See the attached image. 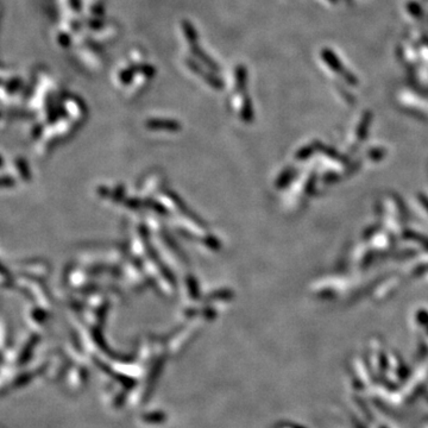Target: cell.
Here are the masks:
<instances>
[{"instance_id": "8", "label": "cell", "mask_w": 428, "mask_h": 428, "mask_svg": "<svg viewBox=\"0 0 428 428\" xmlns=\"http://www.w3.org/2000/svg\"><path fill=\"white\" fill-rule=\"evenodd\" d=\"M331 2H333V3H336V0H331Z\"/></svg>"}, {"instance_id": "5", "label": "cell", "mask_w": 428, "mask_h": 428, "mask_svg": "<svg viewBox=\"0 0 428 428\" xmlns=\"http://www.w3.org/2000/svg\"><path fill=\"white\" fill-rule=\"evenodd\" d=\"M234 74H236L237 88L239 91H243L245 88V84H246V79H247L246 68H245L243 64H239V66H237Z\"/></svg>"}, {"instance_id": "4", "label": "cell", "mask_w": 428, "mask_h": 428, "mask_svg": "<svg viewBox=\"0 0 428 428\" xmlns=\"http://www.w3.org/2000/svg\"><path fill=\"white\" fill-rule=\"evenodd\" d=\"M182 29H184L185 36L186 38H187L189 45L198 44V34L192 23L188 21H184L182 22Z\"/></svg>"}, {"instance_id": "7", "label": "cell", "mask_w": 428, "mask_h": 428, "mask_svg": "<svg viewBox=\"0 0 428 428\" xmlns=\"http://www.w3.org/2000/svg\"><path fill=\"white\" fill-rule=\"evenodd\" d=\"M139 71L145 75V76L151 77L155 75V68L149 66V64H144V66H139Z\"/></svg>"}, {"instance_id": "3", "label": "cell", "mask_w": 428, "mask_h": 428, "mask_svg": "<svg viewBox=\"0 0 428 428\" xmlns=\"http://www.w3.org/2000/svg\"><path fill=\"white\" fill-rule=\"evenodd\" d=\"M191 51L195 57H198L199 60H200L202 63L205 64L206 67L210 68V69L214 70V71H219V67L217 66V63H215V62L212 60V58L208 56V55L206 54L205 51H202V49L199 47L198 44L191 45Z\"/></svg>"}, {"instance_id": "6", "label": "cell", "mask_w": 428, "mask_h": 428, "mask_svg": "<svg viewBox=\"0 0 428 428\" xmlns=\"http://www.w3.org/2000/svg\"><path fill=\"white\" fill-rule=\"evenodd\" d=\"M139 71V66H132L127 69H124L122 73L119 74V79L123 83H129L132 80V77Z\"/></svg>"}, {"instance_id": "2", "label": "cell", "mask_w": 428, "mask_h": 428, "mask_svg": "<svg viewBox=\"0 0 428 428\" xmlns=\"http://www.w3.org/2000/svg\"><path fill=\"white\" fill-rule=\"evenodd\" d=\"M321 57L322 60L328 64V67L332 70L336 71V73H344V67H343L341 62L339 61V58L336 57V55L329 49H323L321 51Z\"/></svg>"}, {"instance_id": "1", "label": "cell", "mask_w": 428, "mask_h": 428, "mask_svg": "<svg viewBox=\"0 0 428 428\" xmlns=\"http://www.w3.org/2000/svg\"><path fill=\"white\" fill-rule=\"evenodd\" d=\"M186 63H187V66H188L189 69L194 71L195 74L200 75L202 79H204L207 83H210L212 87L217 88V90H221V88L224 87V83L221 82L220 80L217 79V77H215L213 74L207 73V71H205L204 69H202L201 67H199L198 64H197V62H194L193 60H187V62H186Z\"/></svg>"}]
</instances>
